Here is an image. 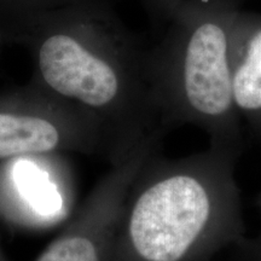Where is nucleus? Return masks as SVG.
Here are the masks:
<instances>
[{"instance_id": "nucleus-5", "label": "nucleus", "mask_w": 261, "mask_h": 261, "mask_svg": "<svg viewBox=\"0 0 261 261\" xmlns=\"http://www.w3.org/2000/svg\"><path fill=\"white\" fill-rule=\"evenodd\" d=\"M159 140L145 142L110 168L87 196L69 223L35 261H109L127 194Z\"/></svg>"}, {"instance_id": "nucleus-11", "label": "nucleus", "mask_w": 261, "mask_h": 261, "mask_svg": "<svg viewBox=\"0 0 261 261\" xmlns=\"http://www.w3.org/2000/svg\"><path fill=\"white\" fill-rule=\"evenodd\" d=\"M0 261H8V260H6V257H5V254L3 253L2 248H0Z\"/></svg>"}, {"instance_id": "nucleus-12", "label": "nucleus", "mask_w": 261, "mask_h": 261, "mask_svg": "<svg viewBox=\"0 0 261 261\" xmlns=\"http://www.w3.org/2000/svg\"><path fill=\"white\" fill-rule=\"evenodd\" d=\"M3 38H4V37H3V34H2V31H0V44H2V39Z\"/></svg>"}, {"instance_id": "nucleus-4", "label": "nucleus", "mask_w": 261, "mask_h": 261, "mask_svg": "<svg viewBox=\"0 0 261 261\" xmlns=\"http://www.w3.org/2000/svg\"><path fill=\"white\" fill-rule=\"evenodd\" d=\"M54 152L106 154V144L89 116L33 83L0 92V162Z\"/></svg>"}, {"instance_id": "nucleus-3", "label": "nucleus", "mask_w": 261, "mask_h": 261, "mask_svg": "<svg viewBox=\"0 0 261 261\" xmlns=\"http://www.w3.org/2000/svg\"><path fill=\"white\" fill-rule=\"evenodd\" d=\"M238 0H191L148 50L151 92L163 129L190 125L211 146L241 152L242 121L232 89Z\"/></svg>"}, {"instance_id": "nucleus-13", "label": "nucleus", "mask_w": 261, "mask_h": 261, "mask_svg": "<svg viewBox=\"0 0 261 261\" xmlns=\"http://www.w3.org/2000/svg\"><path fill=\"white\" fill-rule=\"evenodd\" d=\"M259 207L261 208V194H260V196H259Z\"/></svg>"}, {"instance_id": "nucleus-6", "label": "nucleus", "mask_w": 261, "mask_h": 261, "mask_svg": "<svg viewBox=\"0 0 261 261\" xmlns=\"http://www.w3.org/2000/svg\"><path fill=\"white\" fill-rule=\"evenodd\" d=\"M63 154L0 162V217L17 228H51L70 214L74 187Z\"/></svg>"}, {"instance_id": "nucleus-7", "label": "nucleus", "mask_w": 261, "mask_h": 261, "mask_svg": "<svg viewBox=\"0 0 261 261\" xmlns=\"http://www.w3.org/2000/svg\"><path fill=\"white\" fill-rule=\"evenodd\" d=\"M232 89L241 121L261 138V15L238 11L234 21Z\"/></svg>"}, {"instance_id": "nucleus-2", "label": "nucleus", "mask_w": 261, "mask_h": 261, "mask_svg": "<svg viewBox=\"0 0 261 261\" xmlns=\"http://www.w3.org/2000/svg\"><path fill=\"white\" fill-rule=\"evenodd\" d=\"M156 151L130 184L109 261H211L236 247L247 236L240 154L211 145L177 159Z\"/></svg>"}, {"instance_id": "nucleus-10", "label": "nucleus", "mask_w": 261, "mask_h": 261, "mask_svg": "<svg viewBox=\"0 0 261 261\" xmlns=\"http://www.w3.org/2000/svg\"><path fill=\"white\" fill-rule=\"evenodd\" d=\"M150 11L154 12V15L167 19L172 17L181 6L191 0H143Z\"/></svg>"}, {"instance_id": "nucleus-9", "label": "nucleus", "mask_w": 261, "mask_h": 261, "mask_svg": "<svg viewBox=\"0 0 261 261\" xmlns=\"http://www.w3.org/2000/svg\"><path fill=\"white\" fill-rule=\"evenodd\" d=\"M236 249V261H261V233L254 237L246 236L233 247Z\"/></svg>"}, {"instance_id": "nucleus-8", "label": "nucleus", "mask_w": 261, "mask_h": 261, "mask_svg": "<svg viewBox=\"0 0 261 261\" xmlns=\"http://www.w3.org/2000/svg\"><path fill=\"white\" fill-rule=\"evenodd\" d=\"M85 2L90 0H0V14L46 11Z\"/></svg>"}, {"instance_id": "nucleus-1", "label": "nucleus", "mask_w": 261, "mask_h": 261, "mask_svg": "<svg viewBox=\"0 0 261 261\" xmlns=\"http://www.w3.org/2000/svg\"><path fill=\"white\" fill-rule=\"evenodd\" d=\"M0 31L31 54V83L96 123L110 163L161 139L165 129L151 92L148 50L108 0L0 14Z\"/></svg>"}]
</instances>
